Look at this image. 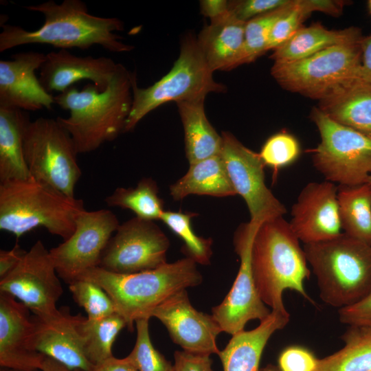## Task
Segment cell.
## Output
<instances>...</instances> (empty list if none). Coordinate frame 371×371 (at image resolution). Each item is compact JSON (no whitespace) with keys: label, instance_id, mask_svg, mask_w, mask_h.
<instances>
[{"label":"cell","instance_id":"obj_47","mask_svg":"<svg viewBox=\"0 0 371 371\" xmlns=\"http://www.w3.org/2000/svg\"><path fill=\"white\" fill-rule=\"evenodd\" d=\"M94 371H138L126 358L117 359L112 357L97 366Z\"/></svg>","mask_w":371,"mask_h":371},{"label":"cell","instance_id":"obj_43","mask_svg":"<svg viewBox=\"0 0 371 371\" xmlns=\"http://www.w3.org/2000/svg\"><path fill=\"white\" fill-rule=\"evenodd\" d=\"M299 3L308 15L318 11L333 16H339L346 4L344 1L337 0H299Z\"/></svg>","mask_w":371,"mask_h":371},{"label":"cell","instance_id":"obj_41","mask_svg":"<svg viewBox=\"0 0 371 371\" xmlns=\"http://www.w3.org/2000/svg\"><path fill=\"white\" fill-rule=\"evenodd\" d=\"M338 315L344 324L371 327V291L358 302L339 308Z\"/></svg>","mask_w":371,"mask_h":371},{"label":"cell","instance_id":"obj_38","mask_svg":"<svg viewBox=\"0 0 371 371\" xmlns=\"http://www.w3.org/2000/svg\"><path fill=\"white\" fill-rule=\"evenodd\" d=\"M307 16L299 0H295L292 8L273 25L269 35L266 52L273 50L289 40L302 27L301 24Z\"/></svg>","mask_w":371,"mask_h":371},{"label":"cell","instance_id":"obj_46","mask_svg":"<svg viewBox=\"0 0 371 371\" xmlns=\"http://www.w3.org/2000/svg\"><path fill=\"white\" fill-rule=\"evenodd\" d=\"M361 63L359 79L371 84V34L363 36L361 43Z\"/></svg>","mask_w":371,"mask_h":371},{"label":"cell","instance_id":"obj_34","mask_svg":"<svg viewBox=\"0 0 371 371\" xmlns=\"http://www.w3.org/2000/svg\"><path fill=\"white\" fill-rule=\"evenodd\" d=\"M295 0L283 7L245 23L243 64L249 63L266 52L270 31L274 23L293 6Z\"/></svg>","mask_w":371,"mask_h":371},{"label":"cell","instance_id":"obj_40","mask_svg":"<svg viewBox=\"0 0 371 371\" xmlns=\"http://www.w3.org/2000/svg\"><path fill=\"white\" fill-rule=\"evenodd\" d=\"M317 362L311 352L297 346L284 349L278 359L280 371H315Z\"/></svg>","mask_w":371,"mask_h":371},{"label":"cell","instance_id":"obj_11","mask_svg":"<svg viewBox=\"0 0 371 371\" xmlns=\"http://www.w3.org/2000/svg\"><path fill=\"white\" fill-rule=\"evenodd\" d=\"M169 246V239L153 221L135 216L119 225L98 267L122 274L154 269L167 263Z\"/></svg>","mask_w":371,"mask_h":371},{"label":"cell","instance_id":"obj_9","mask_svg":"<svg viewBox=\"0 0 371 371\" xmlns=\"http://www.w3.org/2000/svg\"><path fill=\"white\" fill-rule=\"evenodd\" d=\"M360 43L333 46L294 61L274 63L271 74L284 89L321 100L359 79Z\"/></svg>","mask_w":371,"mask_h":371},{"label":"cell","instance_id":"obj_22","mask_svg":"<svg viewBox=\"0 0 371 371\" xmlns=\"http://www.w3.org/2000/svg\"><path fill=\"white\" fill-rule=\"evenodd\" d=\"M289 319L288 311L271 310L256 328L233 335L218 355L223 371H261L259 365L267 343L276 331L286 326Z\"/></svg>","mask_w":371,"mask_h":371},{"label":"cell","instance_id":"obj_13","mask_svg":"<svg viewBox=\"0 0 371 371\" xmlns=\"http://www.w3.org/2000/svg\"><path fill=\"white\" fill-rule=\"evenodd\" d=\"M221 156L236 193L246 203L250 221L261 225L283 217L286 207L265 183V164L259 153L244 146L233 134L223 131Z\"/></svg>","mask_w":371,"mask_h":371},{"label":"cell","instance_id":"obj_24","mask_svg":"<svg viewBox=\"0 0 371 371\" xmlns=\"http://www.w3.org/2000/svg\"><path fill=\"white\" fill-rule=\"evenodd\" d=\"M319 101L331 120L371 137V84L355 79Z\"/></svg>","mask_w":371,"mask_h":371},{"label":"cell","instance_id":"obj_29","mask_svg":"<svg viewBox=\"0 0 371 371\" xmlns=\"http://www.w3.org/2000/svg\"><path fill=\"white\" fill-rule=\"evenodd\" d=\"M337 201L343 233L371 245V184L338 186Z\"/></svg>","mask_w":371,"mask_h":371},{"label":"cell","instance_id":"obj_39","mask_svg":"<svg viewBox=\"0 0 371 371\" xmlns=\"http://www.w3.org/2000/svg\"><path fill=\"white\" fill-rule=\"evenodd\" d=\"M292 0L229 1L230 12L238 20L247 22L255 17L286 5Z\"/></svg>","mask_w":371,"mask_h":371},{"label":"cell","instance_id":"obj_23","mask_svg":"<svg viewBox=\"0 0 371 371\" xmlns=\"http://www.w3.org/2000/svg\"><path fill=\"white\" fill-rule=\"evenodd\" d=\"M245 23L230 12L201 31L197 43L213 72L228 71L243 64Z\"/></svg>","mask_w":371,"mask_h":371},{"label":"cell","instance_id":"obj_19","mask_svg":"<svg viewBox=\"0 0 371 371\" xmlns=\"http://www.w3.org/2000/svg\"><path fill=\"white\" fill-rule=\"evenodd\" d=\"M45 57L43 53L30 51L0 60V107L33 111L52 109L54 98L35 74Z\"/></svg>","mask_w":371,"mask_h":371},{"label":"cell","instance_id":"obj_33","mask_svg":"<svg viewBox=\"0 0 371 371\" xmlns=\"http://www.w3.org/2000/svg\"><path fill=\"white\" fill-rule=\"evenodd\" d=\"M197 214L191 212L164 210L160 221L182 239L184 253L196 263L208 265L212 255V238L197 236L192 227V219Z\"/></svg>","mask_w":371,"mask_h":371},{"label":"cell","instance_id":"obj_42","mask_svg":"<svg viewBox=\"0 0 371 371\" xmlns=\"http://www.w3.org/2000/svg\"><path fill=\"white\" fill-rule=\"evenodd\" d=\"M174 358L175 371H213L210 355L177 350Z\"/></svg>","mask_w":371,"mask_h":371},{"label":"cell","instance_id":"obj_35","mask_svg":"<svg viewBox=\"0 0 371 371\" xmlns=\"http://www.w3.org/2000/svg\"><path fill=\"white\" fill-rule=\"evenodd\" d=\"M75 302L83 308L89 319H100L116 313L113 302L98 284L78 278L69 284Z\"/></svg>","mask_w":371,"mask_h":371},{"label":"cell","instance_id":"obj_21","mask_svg":"<svg viewBox=\"0 0 371 371\" xmlns=\"http://www.w3.org/2000/svg\"><path fill=\"white\" fill-rule=\"evenodd\" d=\"M118 63L111 58L91 56H78L67 49L46 54L39 69V81L47 92L63 93L76 82L89 80L100 91H104L112 80Z\"/></svg>","mask_w":371,"mask_h":371},{"label":"cell","instance_id":"obj_32","mask_svg":"<svg viewBox=\"0 0 371 371\" xmlns=\"http://www.w3.org/2000/svg\"><path fill=\"white\" fill-rule=\"evenodd\" d=\"M104 201L110 207L130 210L137 217L148 221L160 220L164 212L157 184L151 178L141 179L135 188H117Z\"/></svg>","mask_w":371,"mask_h":371},{"label":"cell","instance_id":"obj_25","mask_svg":"<svg viewBox=\"0 0 371 371\" xmlns=\"http://www.w3.org/2000/svg\"><path fill=\"white\" fill-rule=\"evenodd\" d=\"M362 38L357 27L333 30L315 23L300 27L289 40L273 49L270 58L274 63L294 61L333 46L359 43Z\"/></svg>","mask_w":371,"mask_h":371},{"label":"cell","instance_id":"obj_10","mask_svg":"<svg viewBox=\"0 0 371 371\" xmlns=\"http://www.w3.org/2000/svg\"><path fill=\"white\" fill-rule=\"evenodd\" d=\"M311 118L320 135L312 151L313 166L326 181L339 186L367 183L371 175V137L331 120L319 108Z\"/></svg>","mask_w":371,"mask_h":371},{"label":"cell","instance_id":"obj_6","mask_svg":"<svg viewBox=\"0 0 371 371\" xmlns=\"http://www.w3.org/2000/svg\"><path fill=\"white\" fill-rule=\"evenodd\" d=\"M303 248L326 304L341 308L371 291V245L342 233Z\"/></svg>","mask_w":371,"mask_h":371},{"label":"cell","instance_id":"obj_36","mask_svg":"<svg viewBox=\"0 0 371 371\" xmlns=\"http://www.w3.org/2000/svg\"><path fill=\"white\" fill-rule=\"evenodd\" d=\"M148 321V319L136 321V341L126 357L138 371H175L174 365L154 347L150 338Z\"/></svg>","mask_w":371,"mask_h":371},{"label":"cell","instance_id":"obj_15","mask_svg":"<svg viewBox=\"0 0 371 371\" xmlns=\"http://www.w3.org/2000/svg\"><path fill=\"white\" fill-rule=\"evenodd\" d=\"M58 276L49 250L37 240L18 265L0 278V291L15 297L35 315L53 314L63 293Z\"/></svg>","mask_w":371,"mask_h":371},{"label":"cell","instance_id":"obj_48","mask_svg":"<svg viewBox=\"0 0 371 371\" xmlns=\"http://www.w3.org/2000/svg\"><path fill=\"white\" fill-rule=\"evenodd\" d=\"M41 371H75L70 370L63 363L58 362L53 358L45 356L43 362ZM15 371V370H12Z\"/></svg>","mask_w":371,"mask_h":371},{"label":"cell","instance_id":"obj_49","mask_svg":"<svg viewBox=\"0 0 371 371\" xmlns=\"http://www.w3.org/2000/svg\"><path fill=\"white\" fill-rule=\"evenodd\" d=\"M261 371H279L276 369V367L269 366L264 369L261 370Z\"/></svg>","mask_w":371,"mask_h":371},{"label":"cell","instance_id":"obj_2","mask_svg":"<svg viewBox=\"0 0 371 371\" xmlns=\"http://www.w3.org/2000/svg\"><path fill=\"white\" fill-rule=\"evenodd\" d=\"M132 74L118 63L104 91L92 83L54 97L56 104L69 111V117L56 119L71 137L77 154L93 152L124 133L133 104Z\"/></svg>","mask_w":371,"mask_h":371},{"label":"cell","instance_id":"obj_20","mask_svg":"<svg viewBox=\"0 0 371 371\" xmlns=\"http://www.w3.org/2000/svg\"><path fill=\"white\" fill-rule=\"evenodd\" d=\"M35 326L36 349L75 371H94L95 367L87 359L79 333L84 318L72 315L67 306H62L50 315H32Z\"/></svg>","mask_w":371,"mask_h":371},{"label":"cell","instance_id":"obj_5","mask_svg":"<svg viewBox=\"0 0 371 371\" xmlns=\"http://www.w3.org/2000/svg\"><path fill=\"white\" fill-rule=\"evenodd\" d=\"M85 210L82 200L32 177L0 183V229L16 238L43 227L65 240Z\"/></svg>","mask_w":371,"mask_h":371},{"label":"cell","instance_id":"obj_16","mask_svg":"<svg viewBox=\"0 0 371 371\" xmlns=\"http://www.w3.org/2000/svg\"><path fill=\"white\" fill-rule=\"evenodd\" d=\"M166 328L172 341L194 354L218 355L216 338L222 330L212 315L197 311L186 289L180 291L152 313Z\"/></svg>","mask_w":371,"mask_h":371},{"label":"cell","instance_id":"obj_30","mask_svg":"<svg viewBox=\"0 0 371 371\" xmlns=\"http://www.w3.org/2000/svg\"><path fill=\"white\" fill-rule=\"evenodd\" d=\"M339 350L318 359L315 371H371V327L350 326Z\"/></svg>","mask_w":371,"mask_h":371},{"label":"cell","instance_id":"obj_8","mask_svg":"<svg viewBox=\"0 0 371 371\" xmlns=\"http://www.w3.org/2000/svg\"><path fill=\"white\" fill-rule=\"evenodd\" d=\"M23 154L32 178L75 197L82 172L72 138L57 119L41 117L27 122Z\"/></svg>","mask_w":371,"mask_h":371},{"label":"cell","instance_id":"obj_1","mask_svg":"<svg viewBox=\"0 0 371 371\" xmlns=\"http://www.w3.org/2000/svg\"><path fill=\"white\" fill-rule=\"evenodd\" d=\"M25 8L43 14L44 23L34 31L17 25H1V52L22 45L37 43L51 45L60 49H87L96 45L114 53L133 49L115 33L124 28L121 20L92 15L81 0H64L60 3L49 0Z\"/></svg>","mask_w":371,"mask_h":371},{"label":"cell","instance_id":"obj_50","mask_svg":"<svg viewBox=\"0 0 371 371\" xmlns=\"http://www.w3.org/2000/svg\"><path fill=\"white\" fill-rule=\"evenodd\" d=\"M0 371H12V370H10V369H8V368H6L1 367Z\"/></svg>","mask_w":371,"mask_h":371},{"label":"cell","instance_id":"obj_31","mask_svg":"<svg viewBox=\"0 0 371 371\" xmlns=\"http://www.w3.org/2000/svg\"><path fill=\"white\" fill-rule=\"evenodd\" d=\"M126 327L124 319L117 313L100 319L84 317L79 325L85 355L95 366L112 357V347L120 332Z\"/></svg>","mask_w":371,"mask_h":371},{"label":"cell","instance_id":"obj_44","mask_svg":"<svg viewBox=\"0 0 371 371\" xmlns=\"http://www.w3.org/2000/svg\"><path fill=\"white\" fill-rule=\"evenodd\" d=\"M26 251L18 244L10 250L0 251V278L5 277L18 265Z\"/></svg>","mask_w":371,"mask_h":371},{"label":"cell","instance_id":"obj_52","mask_svg":"<svg viewBox=\"0 0 371 371\" xmlns=\"http://www.w3.org/2000/svg\"><path fill=\"white\" fill-rule=\"evenodd\" d=\"M368 182H369L371 184V175L370 176Z\"/></svg>","mask_w":371,"mask_h":371},{"label":"cell","instance_id":"obj_18","mask_svg":"<svg viewBox=\"0 0 371 371\" xmlns=\"http://www.w3.org/2000/svg\"><path fill=\"white\" fill-rule=\"evenodd\" d=\"M34 335L30 310L0 291V366L15 371L41 370L46 355L36 349Z\"/></svg>","mask_w":371,"mask_h":371},{"label":"cell","instance_id":"obj_7","mask_svg":"<svg viewBox=\"0 0 371 371\" xmlns=\"http://www.w3.org/2000/svg\"><path fill=\"white\" fill-rule=\"evenodd\" d=\"M131 82L133 104L124 132L133 131L144 116L165 103L205 99L210 93L226 90L214 80L196 38L192 35L184 38L178 58L164 77L147 88H139L133 73Z\"/></svg>","mask_w":371,"mask_h":371},{"label":"cell","instance_id":"obj_37","mask_svg":"<svg viewBox=\"0 0 371 371\" xmlns=\"http://www.w3.org/2000/svg\"><path fill=\"white\" fill-rule=\"evenodd\" d=\"M300 151L297 139L283 131L269 137L262 146L259 155L265 166L277 172L294 163Z\"/></svg>","mask_w":371,"mask_h":371},{"label":"cell","instance_id":"obj_45","mask_svg":"<svg viewBox=\"0 0 371 371\" xmlns=\"http://www.w3.org/2000/svg\"><path fill=\"white\" fill-rule=\"evenodd\" d=\"M200 8L202 14L208 17L210 22L218 21L230 13L229 1L225 0H202Z\"/></svg>","mask_w":371,"mask_h":371},{"label":"cell","instance_id":"obj_27","mask_svg":"<svg viewBox=\"0 0 371 371\" xmlns=\"http://www.w3.org/2000/svg\"><path fill=\"white\" fill-rule=\"evenodd\" d=\"M205 99L177 102L184 131L186 155L189 164L220 155L222 137L208 121Z\"/></svg>","mask_w":371,"mask_h":371},{"label":"cell","instance_id":"obj_17","mask_svg":"<svg viewBox=\"0 0 371 371\" xmlns=\"http://www.w3.org/2000/svg\"><path fill=\"white\" fill-rule=\"evenodd\" d=\"M338 186L311 182L300 191L291 211V229L304 245L330 240L343 233L337 201Z\"/></svg>","mask_w":371,"mask_h":371},{"label":"cell","instance_id":"obj_51","mask_svg":"<svg viewBox=\"0 0 371 371\" xmlns=\"http://www.w3.org/2000/svg\"><path fill=\"white\" fill-rule=\"evenodd\" d=\"M368 5L369 11L371 13V0L368 1Z\"/></svg>","mask_w":371,"mask_h":371},{"label":"cell","instance_id":"obj_4","mask_svg":"<svg viewBox=\"0 0 371 371\" xmlns=\"http://www.w3.org/2000/svg\"><path fill=\"white\" fill-rule=\"evenodd\" d=\"M307 263L300 240L284 217L260 225L252 244L251 266L258 292L266 305L286 312L282 300L286 289L311 300L304 286L311 275Z\"/></svg>","mask_w":371,"mask_h":371},{"label":"cell","instance_id":"obj_3","mask_svg":"<svg viewBox=\"0 0 371 371\" xmlns=\"http://www.w3.org/2000/svg\"><path fill=\"white\" fill-rule=\"evenodd\" d=\"M196 264L186 256L154 269L124 274L98 266L78 278L90 280L102 287L112 300L116 313L124 319L128 330L133 331L137 320L149 319L153 311L170 296L202 282Z\"/></svg>","mask_w":371,"mask_h":371},{"label":"cell","instance_id":"obj_26","mask_svg":"<svg viewBox=\"0 0 371 371\" xmlns=\"http://www.w3.org/2000/svg\"><path fill=\"white\" fill-rule=\"evenodd\" d=\"M175 201L190 194L226 197L237 195L221 155L190 164L188 172L170 186Z\"/></svg>","mask_w":371,"mask_h":371},{"label":"cell","instance_id":"obj_28","mask_svg":"<svg viewBox=\"0 0 371 371\" xmlns=\"http://www.w3.org/2000/svg\"><path fill=\"white\" fill-rule=\"evenodd\" d=\"M24 111L0 107V182L31 177L23 154Z\"/></svg>","mask_w":371,"mask_h":371},{"label":"cell","instance_id":"obj_14","mask_svg":"<svg viewBox=\"0 0 371 371\" xmlns=\"http://www.w3.org/2000/svg\"><path fill=\"white\" fill-rule=\"evenodd\" d=\"M120 224L109 210L81 212L71 236L49 250L58 276L69 284L88 269L98 267Z\"/></svg>","mask_w":371,"mask_h":371},{"label":"cell","instance_id":"obj_12","mask_svg":"<svg viewBox=\"0 0 371 371\" xmlns=\"http://www.w3.org/2000/svg\"><path fill=\"white\" fill-rule=\"evenodd\" d=\"M260 225L249 221L235 231L234 247L240 258L239 269L225 297L212 308V315L222 332L232 335L245 330L249 321L260 322L271 313L258 292L251 266L252 244Z\"/></svg>","mask_w":371,"mask_h":371}]
</instances>
